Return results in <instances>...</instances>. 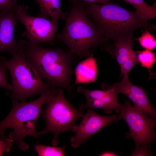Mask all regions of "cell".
Listing matches in <instances>:
<instances>
[{"label":"cell","instance_id":"6da1fadb","mask_svg":"<svg viewBox=\"0 0 156 156\" xmlns=\"http://www.w3.org/2000/svg\"><path fill=\"white\" fill-rule=\"evenodd\" d=\"M18 51L33 66L42 79L52 86L70 92L72 90L71 68L75 56L61 48L49 49L40 47L28 40L17 42Z\"/></svg>","mask_w":156,"mask_h":156},{"label":"cell","instance_id":"7a4b0ae2","mask_svg":"<svg viewBox=\"0 0 156 156\" xmlns=\"http://www.w3.org/2000/svg\"><path fill=\"white\" fill-rule=\"evenodd\" d=\"M83 2L87 15L107 41L133 37L138 28L149 31L156 29L155 25L140 18L135 11L128 10L112 1L104 4Z\"/></svg>","mask_w":156,"mask_h":156},{"label":"cell","instance_id":"3957f363","mask_svg":"<svg viewBox=\"0 0 156 156\" xmlns=\"http://www.w3.org/2000/svg\"><path fill=\"white\" fill-rule=\"evenodd\" d=\"M72 6L65 19V25L55 38L63 42L69 51L79 58H86L93 54V49L101 46L105 49L108 44L95 25L87 15L83 3L70 0Z\"/></svg>","mask_w":156,"mask_h":156},{"label":"cell","instance_id":"277c9868","mask_svg":"<svg viewBox=\"0 0 156 156\" xmlns=\"http://www.w3.org/2000/svg\"><path fill=\"white\" fill-rule=\"evenodd\" d=\"M57 89L53 87L41 95L37 99L26 103H19L17 100L12 99V107L7 116L0 122V136L1 139L5 138V130L12 128L13 131L9 135L14 144L18 145L21 150H26L29 145L25 142L24 138L31 136L37 139L39 136L36 129V125L43 105L48 100L55 94Z\"/></svg>","mask_w":156,"mask_h":156},{"label":"cell","instance_id":"5b68a950","mask_svg":"<svg viewBox=\"0 0 156 156\" xmlns=\"http://www.w3.org/2000/svg\"><path fill=\"white\" fill-rule=\"evenodd\" d=\"M6 60L0 58V63L9 70L12 83V99L25 102L28 97L40 95L53 87L44 82L30 62L17 51Z\"/></svg>","mask_w":156,"mask_h":156},{"label":"cell","instance_id":"8992f818","mask_svg":"<svg viewBox=\"0 0 156 156\" xmlns=\"http://www.w3.org/2000/svg\"><path fill=\"white\" fill-rule=\"evenodd\" d=\"M46 106L41 112L46 123L45 129L38 132L39 135L51 132L54 134L51 144L57 145L61 132L72 130L75 123L83 116V112L75 108L66 99L61 88L47 101Z\"/></svg>","mask_w":156,"mask_h":156},{"label":"cell","instance_id":"52a82bcc","mask_svg":"<svg viewBox=\"0 0 156 156\" xmlns=\"http://www.w3.org/2000/svg\"><path fill=\"white\" fill-rule=\"evenodd\" d=\"M118 116L127 123L129 132H126V138H132L135 143V148L143 146L150 147L155 140L154 131L156 126L155 119L136 110L129 99L122 105Z\"/></svg>","mask_w":156,"mask_h":156},{"label":"cell","instance_id":"ba28073f","mask_svg":"<svg viewBox=\"0 0 156 156\" xmlns=\"http://www.w3.org/2000/svg\"><path fill=\"white\" fill-rule=\"evenodd\" d=\"M29 7L23 4L17 5L15 13L17 20L25 27L26 30L23 36L27 40L38 44L39 43L53 44L57 30V24L53 20L28 15Z\"/></svg>","mask_w":156,"mask_h":156},{"label":"cell","instance_id":"9c48e42d","mask_svg":"<svg viewBox=\"0 0 156 156\" xmlns=\"http://www.w3.org/2000/svg\"><path fill=\"white\" fill-rule=\"evenodd\" d=\"M103 90H90L82 86L77 88V91L82 93L86 99V102L80 105L79 109L83 112L86 110L103 109L106 114H109L113 111L119 113L122 105L118 102L117 95L114 88L105 83L102 85Z\"/></svg>","mask_w":156,"mask_h":156},{"label":"cell","instance_id":"30bf717a","mask_svg":"<svg viewBox=\"0 0 156 156\" xmlns=\"http://www.w3.org/2000/svg\"><path fill=\"white\" fill-rule=\"evenodd\" d=\"M82 118L79 125H75L72 130L75 135L71 137V144L75 148L85 143L89 137L103 127L121 119L117 114L103 116L90 109L87 110Z\"/></svg>","mask_w":156,"mask_h":156},{"label":"cell","instance_id":"8fae6325","mask_svg":"<svg viewBox=\"0 0 156 156\" xmlns=\"http://www.w3.org/2000/svg\"><path fill=\"white\" fill-rule=\"evenodd\" d=\"M123 76L120 82L111 86L114 88L116 93L117 95L120 93L125 95L133 102V106L136 110L155 119L156 110L150 102L143 88L131 83L129 80L128 75Z\"/></svg>","mask_w":156,"mask_h":156},{"label":"cell","instance_id":"7c38bea8","mask_svg":"<svg viewBox=\"0 0 156 156\" xmlns=\"http://www.w3.org/2000/svg\"><path fill=\"white\" fill-rule=\"evenodd\" d=\"M16 7L7 11H0V53L7 51L12 55L18 51L14 37V30L19 22L15 16Z\"/></svg>","mask_w":156,"mask_h":156},{"label":"cell","instance_id":"4fadbf2b","mask_svg":"<svg viewBox=\"0 0 156 156\" xmlns=\"http://www.w3.org/2000/svg\"><path fill=\"white\" fill-rule=\"evenodd\" d=\"M96 60L93 54L78 63L74 71L75 85L95 81L98 73Z\"/></svg>","mask_w":156,"mask_h":156},{"label":"cell","instance_id":"5bb4252c","mask_svg":"<svg viewBox=\"0 0 156 156\" xmlns=\"http://www.w3.org/2000/svg\"><path fill=\"white\" fill-rule=\"evenodd\" d=\"M35 0L40 8L37 16L51 18L57 24L59 20L65 19L67 14L61 10L60 5L62 0Z\"/></svg>","mask_w":156,"mask_h":156},{"label":"cell","instance_id":"9a60e30c","mask_svg":"<svg viewBox=\"0 0 156 156\" xmlns=\"http://www.w3.org/2000/svg\"><path fill=\"white\" fill-rule=\"evenodd\" d=\"M133 37L114 41L108 44L105 49L115 59L120 67L128 57L129 51L132 48Z\"/></svg>","mask_w":156,"mask_h":156},{"label":"cell","instance_id":"2e32d148","mask_svg":"<svg viewBox=\"0 0 156 156\" xmlns=\"http://www.w3.org/2000/svg\"><path fill=\"white\" fill-rule=\"evenodd\" d=\"M132 5L135 8L138 16L143 21L155 18L156 17V3L150 5L143 0H122Z\"/></svg>","mask_w":156,"mask_h":156},{"label":"cell","instance_id":"e0dca14e","mask_svg":"<svg viewBox=\"0 0 156 156\" xmlns=\"http://www.w3.org/2000/svg\"><path fill=\"white\" fill-rule=\"evenodd\" d=\"M138 62L141 66L150 70L156 62L155 54L146 49L135 52Z\"/></svg>","mask_w":156,"mask_h":156},{"label":"cell","instance_id":"ac0fdd59","mask_svg":"<svg viewBox=\"0 0 156 156\" xmlns=\"http://www.w3.org/2000/svg\"><path fill=\"white\" fill-rule=\"evenodd\" d=\"M34 148L39 156L65 155V146L58 147L37 144L34 145Z\"/></svg>","mask_w":156,"mask_h":156},{"label":"cell","instance_id":"d6986e66","mask_svg":"<svg viewBox=\"0 0 156 156\" xmlns=\"http://www.w3.org/2000/svg\"><path fill=\"white\" fill-rule=\"evenodd\" d=\"M138 63L136 53L132 48L129 51L128 57L120 67V77H121L125 75H128L133 67Z\"/></svg>","mask_w":156,"mask_h":156},{"label":"cell","instance_id":"ffe728a7","mask_svg":"<svg viewBox=\"0 0 156 156\" xmlns=\"http://www.w3.org/2000/svg\"><path fill=\"white\" fill-rule=\"evenodd\" d=\"M141 36L138 39L140 46L145 49L152 50L156 47V40L155 36L147 30L143 31Z\"/></svg>","mask_w":156,"mask_h":156},{"label":"cell","instance_id":"44dd1931","mask_svg":"<svg viewBox=\"0 0 156 156\" xmlns=\"http://www.w3.org/2000/svg\"><path fill=\"white\" fill-rule=\"evenodd\" d=\"M7 69L2 64L0 63V87L8 90H12V84L8 81L6 75Z\"/></svg>","mask_w":156,"mask_h":156},{"label":"cell","instance_id":"7402d4cb","mask_svg":"<svg viewBox=\"0 0 156 156\" xmlns=\"http://www.w3.org/2000/svg\"><path fill=\"white\" fill-rule=\"evenodd\" d=\"M13 143V141L9 138L0 140V156L10 151Z\"/></svg>","mask_w":156,"mask_h":156},{"label":"cell","instance_id":"603a6c76","mask_svg":"<svg viewBox=\"0 0 156 156\" xmlns=\"http://www.w3.org/2000/svg\"><path fill=\"white\" fill-rule=\"evenodd\" d=\"M150 147L143 146L135 148L131 156H152Z\"/></svg>","mask_w":156,"mask_h":156},{"label":"cell","instance_id":"cb8c5ba5","mask_svg":"<svg viewBox=\"0 0 156 156\" xmlns=\"http://www.w3.org/2000/svg\"><path fill=\"white\" fill-rule=\"evenodd\" d=\"M17 5H15L12 0H0V11H5L15 8Z\"/></svg>","mask_w":156,"mask_h":156},{"label":"cell","instance_id":"d4e9b609","mask_svg":"<svg viewBox=\"0 0 156 156\" xmlns=\"http://www.w3.org/2000/svg\"><path fill=\"white\" fill-rule=\"evenodd\" d=\"M82 2H86L91 3H99L104 4L112 2V0H76Z\"/></svg>","mask_w":156,"mask_h":156},{"label":"cell","instance_id":"484cf974","mask_svg":"<svg viewBox=\"0 0 156 156\" xmlns=\"http://www.w3.org/2000/svg\"><path fill=\"white\" fill-rule=\"evenodd\" d=\"M99 156H117L119 155L117 153L112 151H105L100 153Z\"/></svg>","mask_w":156,"mask_h":156},{"label":"cell","instance_id":"4316f807","mask_svg":"<svg viewBox=\"0 0 156 156\" xmlns=\"http://www.w3.org/2000/svg\"><path fill=\"white\" fill-rule=\"evenodd\" d=\"M18 0H12L14 3L16 5H17V2Z\"/></svg>","mask_w":156,"mask_h":156}]
</instances>
